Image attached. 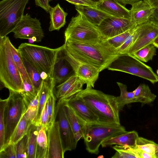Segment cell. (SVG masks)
I'll return each instance as SVG.
<instances>
[{"instance_id": "1", "label": "cell", "mask_w": 158, "mask_h": 158, "mask_svg": "<svg viewBox=\"0 0 158 158\" xmlns=\"http://www.w3.org/2000/svg\"><path fill=\"white\" fill-rule=\"evenodd\" d=\"M104 39L94 43L65 41L63 51L75 60L93 65L101 72L107 69L119 55Z\"/></svg>"}, {"instance_id": "2", "label": "cell", "mask_w": 158, "mask_h": 158, "mask_svg": "<svg viewBox=\"0 0 158 158\" xmlns=\"http://www.w3.org/2000/svg\"><path fill=\"white\" fill-rule=\"evenodd\" d=\"M64 45L53 49L29 43H22L18 50L22 58L35 68L42 79L52 77L57 58Z\"/></svg>"}, {"instance_id": "3", "label": "cell", "mask_w": 158, "mask_h": 158, "mask_svg": "<svg viewBox=\"0 0 158 158\" xmlns=\"http://www.w3.org/2000/svg\"><path fill=\"white\" fill-rule=\"evenodd\" d=\"M76 95L81 98L96 115L99 122L120 124L116 97L88 87Z\"/></svg>"}, {"instance_id": "4", "label": "cell", "mask_w": 158, "mask_h": 158, "mask_svg": "<svg viewBox=\"0 0 158 158\" xmlns=\"http://www.w3.org/2000/svg\"><path fill=\"white\" fill-rule=\"evenodd\" d=\"M7 36L0 38V80L9 91L22 94L24 90L22 77L15 62Z\"/></svg>"}, {"instance_id": "5", "label": "cell", "mask_w": 158, "mask_h": 158, "mask_svg": "<svg viewBox=\"0 0 158 158\" xmlns=\"http://www.w3.org/2000/svg\"><path fill=\"white\" fill-rule=\"evenodd\" d=\"M121 124L100 122L86 123L83 139L86 150L90 153L97 154L99 148L105 140L126 132Z\"/></svg>"}, {"instance_id": "6", "label": "cell", "mask_w": 158, "mask_h": 158, "mask_svg": "<svg viewBox=\"0 0 158 158\" xmlns=\"http://www.w3.org/2000/svg\"><path fill=\"white\" fill-rule=\"evenodd\" d=\"M73 17L64 32L65 41L94 43L104 39L98 26L80 13Z\"/></svg>"}, {"instance_id": "7", "label": "cell", "mask_w": 158, "mask_h": 158, "mask_svg": "<svg viewBox=\"0 0 158 158\" xmlns=\"http://www.w3.org/2000/svg\"><path fill=\"white\" fill-rule=\"evenodd\" d=\"M29 0L0 1V38L12 32L21 20Z\"/></svg>"}, {"instance_id": "8", "label": "cell", "mask_w": 158, "mask_h": 158, "mask_svg": "<svg viewBox=\"0 0 158 158\" xmlns=\"http://www.w3.org/2000/svg\"><path fill=\"white\" fill-rule=\"evenodd\" d=\"M107 69L137 76L149 81L153 84L158 81V77L152 68L132 55H119Z\"/></svg>"}, {"instance_id": "9", "label": "cell", "mask_w": 158, "mask_h": 158, "mask_svg": "<svg viewBox=\"0 0 158 158\" xmlns=\"http://www.w3.org/2000/svg\"><path fill=\"white\" fill-rule=\"evenodd\" d=\"M9 92L4 112L5 124L4 147L8 145L11 135L25 113L27 108L20 94L11 91H9Z\"/></svg>"}, {"instance_id": "10", "label": "cell", "mask_w": 158, "mask_h": 158, "mask_svg": "<svg viewBox=\"0 0 158 158\" xmlns=\"http://www.w3.org/2000/svg\"><path fill=\"white\" fill-rule=\"evenodd\" d=\"M12 32L15 38L30 40L37 42H40L44 37L40 20L28 13L24 15Z\"/></svg>"}, {"instance_id": "11", "label": "cell", "mask_w": 158, "mask_h": 158, "mask_svg": "<svg viewBox=\"0 0 158 158\" xmlns=\"http://www.w3.org/2000/svg\"><path fill=\"white\" fill-rule=\"evenodd\" d=\"M58 122L60 133L64 153L75 149L77 142L67 118L63 103L58 102L56 107V117Z\"/></svg>"}, {"instance_id": "12", "label": "cell", "mask_w": 158, "mask_h": 158, "mask_svg": "<svg viewBox=\"0 0 158 158\" xmlns=\"http://www.w3.org/2000/svg\"><path fill=\"white\" fill-rule=\"evenodd\" d=\"M64 58L69 62L74 73L86 85V87L94 88L98 78L100 70L91 65L79 62L63 52Z\"/></svg>"}, {"instance_id": "13", "label": "cell", "mask_w": 158, "mask_h": 158, "mask_svg": "<svg viewBox=\"0 0 158 158\" xmlns=\"http://www.w3.org/2000/svg\"><path fill=\"white\" fill-rule=\"evenodd\" d=\"M136 26L130 19L114 17L105 19L98 27L103 38L108 39Z\"/></svg>"}, {"instance_id": "14", "label": "cell", "mask_w": 158, "mask_h": 158, "mask_svg": "<svg viewBox=\"0 0 158 158\" xmlns=\"http://www.w3.org/2000/svg\"><path fill=\"white\" fill-rule=\"evenodd\" d=\"M85 82L74 73L56 87V97L60 102L67 101L82 90Z\"/></svg>"}, {"instance_id": "15", "label": "cell", "mask_w": 158, "mask_h": 158, "mask_svg": "<svg viewBox=\"0 0 158 158\" xmlns=\"http://www.w3.org/2000/svg\"><path fill=\"white\" fill-rule=\"evenodd\" d=\"M158 36V27L149 22L142 24L137 39L127 54L131 55L144 47L152 44Z\"/></svg>"}, {"instance_id": "16", "label": "cell", "mask_w": 158, "mask_h": 158, "mask_svg": "<svg viewBox=\"0 0 158 158\" xmlns=\"http://www.w3.org/2000/svg\"><path fill=\"white\" fill-rule=\"evenodd\" d=\"M74 112L86 123L98 122V118L83 99L75 95L65 101Z\"/></svg>"}, {"instance_id": "17", "label": "cell", "mask_w": 158, "mask_h": 158, "mask_svg": "<svg viewBox=\"0 0 158 158\" xmlns=\"http://www.w3.org/2000/svg\"><path fill=\"white\" fill-rule=\"evenodd\" d=\"M131 6L130 20L137 26L148 22L156 8L152 7L144 0H139Z\"/></svg>"}, {"instance_id": "18", "label": "cell", "mask_w": 158, "mask_h": 158, "mask_svg": "<svg viewBox=\"0 0 158 158\" xmlns=\"http://www.w3.org/2000/svg\"><path fill=\"white\" fill-rule=\"evenodd\" d=\"M48 158H63L64 152L59 130L58 122L55 121L48 131Z\"/></svg>"}, {"instance_id": "19", "label": "cell", "mask_w": 158, "mask_h": 158, "mask_svg": "<svg viewBox=\"0 0 158 158\" xmlns=\"http://www.w3.org/2000/svg\"><path fill=\"white\" fill-rule=\"evenodd\" d=\"M63 103V109L77 142L83 138L85 133L86 123L78 116L66 103Z\"/></svg>"}, {"instance_id": "20", "label": "cell", "mask_w": 158, "mask_h": 158, "mask_svg": "<svg viewBox=\"0 0 158 158\" xmlns=\"http://www.w3.org/2000/svg\"><path fill=\"white\" fill-rule=\"evenodd\" d=\"M116 0H103L97 4L96 8L115 17L130 19V10Z\"/></svg>"}, {"instance_id": "21", "label": "cell", "mask_w": 158, "mask_h": 158, "mask_svg": "<svg viewBox=\"0 0 158 158\" xmlns=\"http://www.w3.org/2000/svg\"><path fill=\"white\" fill-rule=\"evenodd\" d=\"M75 7L78 13L83 14L88 21L97 26L105 19L115 17L96 7L83 5H75Z\"/></svg>"}, {"instance_id": "22", "label": "cell", "mask_w": 158, "mask_h": 158, "mask_svg": "<svg viewBox=\"0 0 158 158\" xmlns=\"http://www.w3.org/2000/svg\"><path fill=\"white\" fill-rule=\"evenodd\" d=\"M56 85L53 77H48L43 80L39 91V101L38 110L36 118L32 123L39 126L41 114L51 91L54 89Z\"/></svg>"}, {"instance_id": "23", "label": "cell", "mask_w": 158, "mask_h": 158, "mask_svg": "<svg viewBox=\"0 0 158 158\" xmlns=\"http://www.w3.org/2000/svg\"><path fill=\"white\" fill-rule=\"evenodd\" d=\"M63 50L59 54L54 69L52 77L56 84L62 83L73 75L70 70L72 67L64 58Z\"/></svg>"}, {"instance_id": "24", "label": "cell", "mask_w": 158, "mask_h": 158, "mask_svg": "<svg viewBox=\"0 0 158 158\" xmlns=\"http://www.w3.org/2000/svg\"><path fill=\"white\" fill-rule=\"evenodd\" d=\"M139 137L138 133L136 131H127L124 133L104 140L101 145L103 148L115 144L134 147Z\"/></svg>"}, {"instance_id": "25", "label": "cell", "mask_w": 158, "mask_h": 158, "mask_svg": "<svg viewBox=\"0 0 158 158\" xmlns=\"http://www.w3.org/2000/svg\"><path fill=\"white\" fill-rule=\"evenodd\" d=\"M49 13L50 15L49 31H59L66 23V18L68 13L65 12L59 3L52 7Z\"/></svg>"}, {"instance_id": "26", "label": "cell", "mask_w": 158, "mask_h": 158, "mask_svg": "<svg viewBox=\"0 0 158 158\" xmlns=\"http://www.w3.org/2000/svg\"><path fill=\"white\" fill-rule=\"evenodd\" d=\"M48 131L44 127L39 126L37 138L36 158H48Z\"/></svg>"}, {"instance_id": "27", "label": "cell", "mask_w": 158, "mask_h": 158, "mask_svg": "<svg viewBox=\"0 0 158 158\" xmlns=\"http://www.w3.org/2000/svg\"><path fill=\"white\" fill-rule=\"evenodd\" d=\"M32 123L31 121L26 117L24 114L14 129L10 138L8 144H15L27 134Z\"/></svg>"}, {"instance_id": "28", "label": "cell", "mask_w": 158, "mask_h": 158, "mask_svg": "<svg viewBox=\"0 0 158 158\" xmlns=\"http://www.w3.org/2000/svg\"><path fill=\"white\" fill-rule=\"evenodd\" d=\"M137 102L142 105L149 104L153 102L156 96L152 93L148 86L144 84H140L133 91Z\"/></svg>"}, {"instance_id": "29", "label": "cell", "mask_w": 158, "mask_h": 158, "mask_svg": "<svg viewBox=\"0 0 158 158\" xmlns=\"http://www.w3.org/2000/svg\"><path fill=\"white\" fill-rule=\"evenodd\" d=\"M117 83L120 91V96L116 98L117 103L120 111L122 110L126 105L137 102V101L133 91L128 92L126 85L120 82H117Z\"/></svg>"}, {"instance_id": "30", "label": "cell", "mask_w": 158, "mask_h": 158, "mask_svg": "<svg viewBox=\"0 0 158 158\" xmlns=\"http://www.w3.org/2000/svg\"><path fill=\"white\" fill-rule=\"evenodd\" d=\"M10 46L13 59L21 74L23 81L31 84L32 85L26 71L22 57L18 49L14 47L10 41Z\"/></svg>"}, {"instance_id": "31", "label": "cell", "mask_w": 158, "mask_h": 158, "mask_svg": "<svg viewBox=\"0 0 158 158\" xmlns=\"http://www.w3.org/2000/svg\"><path fill=\"white\" fill-rule=\"evenodd\" d=\"M39 126L32 123L27 133L29 136L27 158H36L37 138Z\"/></svg>"}, {"instance_id": "32", "label": "cell", "mask_w": 158, "mask_h": 158, "mask_svg": "<svg viewBox=\"0 0 158 158\" xmlns=\"http://www.w3.org/2000/svg\"><path fill=\"white\" fill-rule=\"evenodd\" d=\"M22 59L32 84L37 94L40 89L43 81L41 74L27 62Z\"/></svg>"}, {"instance_id": "33", "label": "cell", "mask_w": 158, "mask_h": 158, "mask_svg": "<svg viewBox=\"0 0 158 158\" xmlns=\"http://www.w3.org/2000/svg\"><path fill=\"white\" fill-rule=\"evenodd\" d=\"M141 61L152 60L156 55V48L153 44L148 45L131 54Z\"/></svg>"}, {"instance_id": "34", "label": "cell", "mask_w": 158, "mask_h": 158, "mask_svg": "<svg viewBox=\"0 0 158 158\" xmlns=\"http://www.w3.org/2000/svg\"><path fill=\"white\" fill-rule=\"evenodd\" d=\"M53 89L50 92L47 100V111L48 119L47 131H48L53 125L55 121L56 117V98L53 93Z\"/></svg>"}, {"instance_id": "35", "label": "cell", "mask_w": 158, "mask_h": 158, "mask_svg": "<svg viewBox=\"0 0 158 158\" xmlns=\"http://www.w3.org/2000/svg\"><path fill=\"white\" fill-rule=\"evenodd\" d=\"M135 147L147 152L156 155L158 153V144L154 141L142 137L138 138Z\"/></svg>"}, {"instance_id": "36", "label": "cell", "mask_w": 158, "mask_h": 158, "mask_svg": "<svg viewBox=\"0 0 158 158\" xmlns=\"http://www.w3.org/2000/svg\"><path fill=\"white\" fill-rule=\"evenodd\" d=\"M142 24L137 26L135 30L131 34L123 44L117 49L118 54H127L137 39L141 28Z\"/></svg>"}, {"instance_id": "37", "label": "cell", "mask_w": 158, "mask_h": 158, "mask_svg": "<svg viewBox=\"0 0 158 158\" xmlns=\"http://www.w3.org/2000/svg\"><path fill=\"white\" fill-rule=\"evenodd\" d=\"M137 26L113 37L105 39V40L110 45L117 49L120 47L131 34L135 30Z\"/></svg>"}, {"instance_id": "38", "label": "cell", "mask_w": 158, "mask_h": 158, "mask_svg": "<svg viewBox=\"0 0 158 158\" xmlns=\"http://www.w3.org/2000/svg\"><path fill=\"white\" fill-rule=\"evenodd\" d=\"M29 136L28 133L15 145L16 158H27Z\"/></svg>"}, {"instance_id": "39", "label": "cell", "mask_w": 158, "mask_h": 158, "mask_svg": "<svg viewBox=\"0 0 158 158\" xmlns=\"http://www.w3.org/2000/svg\"><path fill=\"white\" fill-rule=\"evenodd\" d=\"M7 99H0V150L5 145V124L4 112Z\"/></svg>"}, {"instance_id": "40", "label": "cell", "mask_w": 158, "mask_h": 158, "mask_svg": "<svg viewBox=\"0 0 158 158\" xmlns=\"http://www.w3.org/2000/svg\"><path fill=\"white\" fill-rule=\"evenodd\" d=\"M39 92L36 96L28 105L24 115L26 117L33 123L36 117L38 109L39 101Z\"/></svg>"}, {"instance_id": "41", "label": "cell", "mask_w": 158, "mask_h": 158, "mask_svg": "<svg viewBox=\"0 0 158 158\" xmlns=\"http://www.w3.org/2000/svg\"><path fill=\"white\" fill-rule=\"evenodd\" d=\"M113 148L116 152L111 157L112 158H137L131 147L116 145L113 146Z\"/></svg>"}, {"instance_id": "42", "label": "cell", "mask_w": 158, "mask_h": 158, "mask_svg": "<svg viewBox=\"0 0 158 158\" xmlns=\"http://www.w3.org/2000/svg\"><path fill=\"white\" fill-rule=\"evenodd\" d=\"M0 158H16L15 145L9 144L0 150Z\"/></svg>"}, {"instance_id": "43", "label": "cell", "mask_w": 158, "mask_h": 158, "mask_svg": "<svg viewBox=\"0 0 158 158\" xmlns=\"http://www.w3.org/2000/svg\"><path fill=\"white\" fill-rule=\"evenodd\" d=\"M47 106L48 103L47 101L41 114L39 126L41 127H44L47 131L48 119Z\"/></svg>"}, {"instance_id": "44", "label": "cell", "mask_w": 158, "mask_h": 158, "mask_svg": "<svg viewBox=\"0 0 158 158\" xmlns=\"http://www.w3.org/2000/svg\"><path fill=\"white\" fill-rule=\"evenodd\" d=\"M52 0H35V5L39 6L47 13H49L52 7L50 6L49 2Z\"/></svg>"}, {"instance_id": "45", "label": "cell", "mask_w": 158, "mask_h": 158, "mask_svg": "<svg viewBox=\"0 0 158 158\" xmlns=\"http://www.w3.org/2000/svg\"><path fill=\"white\" fill-rule=\"evenodd\" d=\"M148 22L158 27V6L154 9Z\"/></svg>"}, {"instance_id": "46", "label": "cell", "mask_w": 158, "mask_h": 158, "mask_svg": "<svg viewBox=\"0 0 158 158\" xmlns=\"http://www.w3.org/2000/svg\"><path fill=\"white\" fill-rule=\"evenodd\" d=\"M79 2L81 5H86L94 7H96L97 4L89 0H75Z\"/></svg>"}, {"instance_id": "47", "label": "cell", "mask_w": 158, "mask_h": 158, "mask_svg": "<svg viewBox=\"0 0 158 158\" xmlns=\"http://www.w3.org/2000/svg\"><path fill=\"white\" fill-rule=\"evenodd\" d=\"M121 4L126 5L129 4L131 5L134 3L139 0H116Z\"/></svg>"}, {"instance_id": "48", "label": "cell", "mask_w": 158, "mask_h": 158, "mask_svg": "<svg viewBox=\"0 0 158 158\" xmlns=\"http://www.w3.org/2000/svg\"><path fill=\"white\" fill-rule=\"evenodd\" d=\"M147 2L151 6L154 7L158 6V0H144Z\"/></svg>"}, {"instance_id": "49", "label": "cell", "mask_w": 158, "mask_h": 158, "mask_svg": "<svg viewBox=\"0 0 158 158\" xmlns=\"http://www.w3.org/2000/svg\"><path fill=\"white\" fill-rule=\"evenodd\" d=\"M68 1L69 2L75 5H81V4L75 0H65Z\"/></svg>"}, {"instance_id": "50", "label": "cell", "mask_w": 158, "mask_h": 158, "mask_svg": "<svg viewBox=\"0 0 158 158\" xmlns=\"http://www.w3.org/2000/svg\"><path fill=\"white\" fill-rule=\"evenodd\" d=\"M152 44L156 48H158V36Z\"/></svg>"}, {"instance_id": "51", "label": "cell", "mask_w": 158, "mask_h": 158, "mask_svg": "<svg viewBox=\"0 0 158 158\" xmlns=\"http://www.w3.org/2000/svg\"><path fill=\"white\" fill-rule=\"evenodd\" d=\"M90 0V1H91L97 4L98 3L102 1L103 0Z\"/></svg>"}, {"instance_id": "52", "label": "cell", "mask_w": 158, "mask_h": 158, "mask_svg": "<svg viewBox=\"0 0 158 158\" xmlns=\"http://www.w3.org/2000/svg\"><path fill=\"white\" fill-rule=\"evenodd\" d=\"M157 75L158 77V69L156 70Z\"/></svg>"}, {"instance_id": "53", "label": "cell", "mask_w": 158, "mask_h": 158, "mask_svg": "<svg viewBox=\"0 0 158 158\" xmlns=\"http://www.w3.org/2000/svg\"><path fill=\"white\" fill-rule=\"evenodd\" d=\"M157 158H158V153L157 154Z\"/></svg>"}]
</instances>
